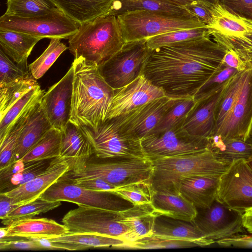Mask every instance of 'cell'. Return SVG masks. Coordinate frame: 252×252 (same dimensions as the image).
Segmentation results:
<instances>
[{"label":"cell","mask_w":252,"mask_h":252,"mask_svg":"<svg viewBox=\"0 0 252 252\" xmlns=\"http://www.w3.org/2000/svg\"><path fill=\"white\" fill-rule=\"evenodd\" d=\"M226 49L210 36L150 50L142 73L167 95L194 96L220 66Z\"/></svg>","instance_id":"cell-1"},{"label":"cell","mask_w":252,"mask_h":252,"mask_svg":"<svg viewBox=\"0 0 252 252\" xmlns=\"http://www.w3.org/2000/svg\"><path fill=\"white\" fill-rule=\"evenodd\" d=\"M70 121L95 130L107 119L114 89L101 75L98 66L83 58L74 60Z\"/></svg>","instance_id":"cell-2"},{"label":"cell","mask_w":252,"mask_h":252,"mask_svg":"<svg viewBox=\"0 0 252 252\" xmlns=\"http://www.w3.org/2000/svg\"><path fill=\"white\" fill-rule=\"evenodd\" d=\"M125 43L117 17L106 15L79 24L68 39V49L75 59L83 58L100 66Z\"/></svg>","instance_id":"cell-3"},{"label":"cell","mask_w":252,"mask_h":252,"mask_svg":"<svg viewBox=\"0 0 252 252\" xmlns=\"http://www.w3.org/2000/svg\"><path fill=\"white\" fill-rule=\"evenodd\" d=\"M152 161L153 172L151 184L153 190L172 192H175L176 184L181 178L192 175L221 176L232 163L209 149Z\"/></svg>","instance_id":"cell-4"},{"label":"cell","mask_w":252,"mask_h":252,"mask_svg":"<svg viewBox=\"0 0 252 252\" xmlns=\"http://www.w3.org/2000/svg\"><path fill=\"white\" fill-rule=\"evenodd\" d=\"M92 156L71 163L70 170L62 178L69 180L99 178L117 187L151 182L153 164L149 158L101 159Z\"/></svg>","instance_id":"cell-5"},{"label":"cell","mask_w":252,"mask_h":252,"mask_svg":"<svg viewBox=\"0 0 252 252\" xmlns=\"http://www.w3.org/2000/svg\"><path fill=\"white\" fill-rule=\"evenodd\" d=\"M80 127L91 143L94 156L98 158H149L143 149L141 139L123 129L114 118L107 119L95 130L84 126Z\"/></svg>","instance_id":"cell-6"},{"label":"cell","mask_w":252,"mask_h":252,"mask_svg":"<svg viewBox=\"0 0 252 252\" xmlns=\"http://www.w3.org/2000/svg\"><path fill=\"white\" fill-rule=\"evenodd\" d=\"M116 16L126 42L147 39L174 31L207 26L196 17L174 16L145 10Z\"/></svg>","instance_id":"cell-7"},{"label":"cell","mask_w":252,"mask_h":252,"mask_svg":"<svg viewBox=\"0 0 252 252\" xmlns=\"http://www.w3.org/2000/svg\"><path fill=\"white\" fill-rule=\"evenodd\" d=\"M149 53L146 39L126 42L120 51L98 66L99 72L113 89L121 88L142 74Z\"/></svg>","instance_id":"cell-8"},{"label":"cell","mask_w":252,"mask_h":252,"mask_svg":"<svg viewBox=\"0 0 252 252\" xmlns=\"http://www.w3.org/2000/svg\"><path fill=\"white\" fill-rule=\"evenodd\" d=\"M79 24L59 9L47 14L31 17L9 16L0 17V30L13 31L43 38L69 39L77 32Z\"/></svg>","instance_id":"cell-9"},{"label":"cell","mask_w":252,"mask_h":252,"mask_svg":"<svg viewBox=\"0 0 252 252\" xmlns=\"http://www.w3.org/2000/svg\"><path fill=\"white\" fill-rule=\"evenodd\" d=\"M50 201H66L78 206L121 211L133 206L113 192L89 189L61 177L40 196Z\"/></svg>","instance_id":"cell-10"},{"label":"cell","mask_w":252,"mask_h":252,"mask_svg":"<svg viewBox=\"0 0 252 252\" xmlns=\"http://www.w3.org/2000/svg\"><path fill=\"white\" fill-rule=\"evenodd\" d=\"M62 221L70 233L94 234L123 240L128 230L120 221L119 211L86 206L69 211Z\"/></svg>","instance_id":"cell-11"},{"label":"cell","mask_w":252,"mask_h":252,"mask_svg":"<svg viewBox=\"0 0 252 252\" xmlns=\"http://www.w3.org/2000/svg\"><path fill=\"white\" fill-rule=\"evenodd\" d=\"M178 125L141 139L143 149L151 160L199 152L208 148L209 139L189 134Z\"/></svg>","instance_id":"cell-12"},{"label":"cell","mask_w":252,"mask_h":252,"mask_svg":"<svg viewBox=\"0 0 252 252\" xmlns=\"http://www.w3.org/2000/svg\"><path fill=\"white\" fill-rule=\"evenodd\" d=\"M216 200L242 214L252 208V168L246 159L234 160L220 176Z\"/></svg>","instance_id":"cell-13"},{"label":"cell","mask_w":252,"mask_h":252,"mask_svg":"<svg viewBox=\"0 0 252 252\" xmlns=\"http://www.w3.org/2000/svg\"><path fill=\"white\" fill-rule=\"evenodd\" d=\"M193 222L207 240L216 243L246 231L243 214L215 200L208 208L197 209Z\"/></svg>","instance_id":"cell-14"},{"label":"cell","mask_w":252,"mask_h":252,"mask_svg":"<svg viewBox=\"0 0 252 252\" xmlns=\"http://www.w3.org/2000/svg\"><path fill=\"white\" fill-rule=\"evenodd\" d=\"M252 124V68L248 69L237 99L220 126L209 138L248 140Z\"/></svg>","instance_id":"cell-15"},{"label":"cell","mask_w":252,"mask_h":252,"mask_svg":"<svg viewBox=\"0 0 252 252\" xmlns=\"http://www.w3.org/2000/svg\"><path fill=\"white\" fill-rule=\"evenodd\" d=\"M184 97L166 95L114 118L123 129L142 139L152 134L165 114Z\"/></svg>","instance_id":"cell-16"},{"label":"cell","mask_w":252,"mask_h":252,"mask_svg":"<svg viewBox=\"0 0 252 252\" xmlns=\"http://www.w3.org/2000/svg\"><path fill=\"white\" fill-rule=\"evenodd\" d=\"M166 95L142 73L128 84L114 90L107 119L120 116Z\"/></svg>","instance_id":"cell-17"},{"label":"cell","mask_w":252,"mask_h":252,"mask_svg":"<svg viewBox=\"0 0 252 252\" xmlns=\"http://www.w3.org/2000/svg\"><path fill=\"white\" fill-rule=\"evenodd\" d=\"M74 79L72 65L65 75L45 92L41 104L53 128L62 131L70 120Z\"/></svg>","instance_id":"cell-18"},{"label":"cell","mask_w":252,"mask_h":252,"mask_svg":"<svg viewBox=\"0 0 252 252\" xmlns=\"http://www.w3.org/2000/svg\"><path fill=\"white\" fill-rule=\"evenodd\" d=\"M213 18L207 26L213 40L224 47L247 41L252 34V21L227 10L219 2L212 7Z\"/></svg>","instance_id":"cell-19"},{"label":"cell","mask_w":252,"mask_h":252,"mask_svg":"<svg viewBox=\"0 0 252 252\" xmlns=\"http://www.w3.org/2000/svg\"><path fill=\"white\" fill-rule=\"evenodd\" d=\"M70 169L68 159L61 156L51 159L44 172L32 180L9 191L2 192L18 205L35 200Z\"/></svg>","instance_id":"cell-20"},{"label":"cell","mask_w":252,"mask_h":252,"mask_svg":"<svg viewBox=\"0 0 252 252\" xmlns=\"http://www.w3.org/2000/svg\"><path fill=\"white\" fill-rule=\"evenodd\" d=\"M227 82L216 91L196 99L194 107L182 125L184 130L197 137L209 139L212 136L216 126V108Z\"/></svg>","instance_id":"cell-21"},{"label":"cell","mask_w":252,"mask_h":252,"mask_svg":"<svg viewBox=\"0 0 252 252\" xmlns=\"http://www.w3.org/2000/svg\"><path fill=\"white\" fill-rule=\"evenodd\" d=\"M220 176L192 175L183 177L176 184L174 191L180 192L196 209L206 208L216 200Z\"/></svg>","instance_id":"cell-22"},{"label":"cell","mask_w":252,"mask_h":252,"mask_svg":"<svg viewBox=\"0 0 252 252\" xmlns=\"http://www.w3.org/2000/svg\"><path fill=\"white\" fill-rule=\"evenodd\" d=\"M120 221L128 227L123 238L126 242L153 235L155 220L158 215L151 203L133 205L119 211Z\"/></svg>","instance_id":"cell-23"},{"label":"cell","mask_w":252,"mask_h":252,"mask_svg":"<svg viewBox=\"0 0 252 252\" xmlns=\"http://www.w3.org/2000/svg\"><path fill=\"white\" fill-rule=\"evenodd\" d=\"M153 235L164 239L189 241L201 247L215 243L204 237L192 220L177 219L163 215L157 217Z\"/></svg>","instance_id":"cell-24"},{"label":"cell","mask_w":252,"mask_h":252,"mask_svg":"<svg viewBox=\"0 0 252 252\" xmlns=\"http://www.w3.org/2000/svg\"><path fill=\"white\" fill-rule=\"evenodd\" d=\"M52 128L40 100L32 110L20 133L13 163L20 159Z\"/></svg>","instance_id":"cell-25"},{"label":"cell","mask_w":252,"mask_h":252,"mask_svg":"<svg viewBox=\"0 0 252 252\" xmlns=\"http://www.w3.org/2000/svg\"><path fill=\"white\" fill-rule=\"evenodd\" d=\"M68 232V229L63 224H60L53 220L28 218L14 221L7 225L5 239L52 238Z\"/></svg>","instance_id":"cell-26"},{"label":"cell","mask_w":252,"mask_h":252,"mask_svg":"<svg viewBox=\"0 0 252 252\" xmlns=\"http://www.w3.org/2000/svg\"><path fill=\"white\" fill-rule=\"evenodd\" d=\"M79 24L108 15L116 0H50Z\"/></svg>","instance_id":"cell-27"},{"label":"cell","mask_w":252,"mask_h":252,"mask_svg":"<svg viewBox=\"0 0 252 252\" xmlns=\"http://www.w3.org/2000/svg\"><path fill=\"white\" fill-rule=\"evenodd\" d=\"M152 204L158 216L191 221L196 217V207L180 192L154 191Z\"/></svg>","instance_id":"cell-28"},{"label":"cell","mask_w":252,"mask_h":252,"mask_svg":"<svg viewBox=\"0 0 252 252\" xmlns=\"http://www.w3.org/2000/svg\"><path fill=\"white\" fill-rule=\"evenodd\" d=\"M61 131L60 156L69 160L70 165L94 155L93 147L80 126L69 121Z\"/></svg>","instance_id":"cell-29"},{"label":"cell","mask_w":252,"mask_h":252,"mask_svg":"<svg viewBox=\"0 0 252 252\" xmlns=\"http://www.w3.org/2000/svg\"><path fill=\"white\" fill-rule=\"evenodd\" d=\"M43 39L23 32L0 30V49L16 64L28 70L27 60L35 44Z\"/></svg>","instance_id":"cell-30"},{"label":"cell","mask_w":252,"mask_h":252,"mask_svg":"<svg viewBox=\"0 0 252 252\" xmlns=\"http://www.w3.org/2000/svg\"><path fill=\"white\" fill-rule=\"evenodd\" d=\"M59 250L76 251L91 248H121L126 242L114 237L90 233L68 232L60 237L47 238Z\"/></svg>","instance_id":"cell-31"},{"label":"cell","mask_w":252,"mask_h":252,"mask_svg":"<svg viewBox=\"0 0 252 252\" xmlns=\"http://www.w3.org/2000/svg\"><path fill=\"white\" fill-rule=\"evenodd\" d=\"M145 10L178 17H195L184 7L163 0H116L108 15Z\"/></svg>","instance_id":"cell-32"},{"label":"cell","mask_w":252,"mask_h":252,"mask_svg":"<svg viewBox=\"0 0 252 252\" xmlns=\"http://www.w3.org/2000/svg\"><path fill=\"white\" fill-rule=\"evenodd\" d=\"M247 70L238 71L227 81L216 108V126L214 131L220 126L235 103L243 86Z\"/></svg>","instance_id":"cell-33"},{"label":"cell","mask_w":252,"mask_h":252,"mask_svg":"<svg viewBox=\"0 0 252 252\" xmlns=\"http://www.w3.org/2000/svg\"><path fill=\"white\" fill-rule=\"evenodd\" d=\"M61 142V131L53 127L19 160L27 162L59 157Z\"/></svg>","instance_id":"cell-34"},{"label":"cell","mask_w":252,"mask_h":252,"mask_svg":"<svg viewBox=\"0 0 252 252\" xmlns=\"http://www.w3.org/2000/svg\"><path fill=\"white\" fill-rule=\"evenodd\" d=\"M208 148L223 158L231 162L240 159H246L252 156V138L250 137L247 140L209 139Z\"/></svg>","instance_id":"cell-35"},{"label":"cell","mask_w":252,"mask_h":252,"mask_svg":"<svg viewBox=\"0 0 252 252\" xmlns=\"http://www.w3.org/2000/svg\"><path fill=\"white\" fill-rule=\"evenodd\" d=\"M45 93L38 85L16 102L0 119V141L6 136L13 125L28 108L37 103Z\"/></svg>","instance_id":"cell-36"},{"label":"cell","mask_w":252,"mask_h":252,"mask_svg":"<svg viewBox=\"0 0 252 252\" xmlns=\"http://www.w3.org/2000/svg\"><path fill=\"white\" fill-rule=\"evenodd\" d=\"M59 9L50 0H7L5 14L20 17L44 15Z\"/></svg>","instance_id":"cell-37"},{"label":"cell","mask_w":252,"mask_h":252,"mask_svg":"<svg viewBox=\"0 0 252 252\" xmlns=\"http://www.w3.org/2000/svg\"><path fill=\"white\" fill-rule=\"evenodd\" d=\"M36 104L27 109L22 114L13 125L4 138L0 141V170L5 169L12 164L19 135L30 113Z\"/></svg>","instance_id":"cell-38"},{"label":"cell","mask_w":252,"mask_h":252,"mask_svg":"<svg viewBox=\"0 0 252 252\" xmlns=\"http://www.w3.org/2000/svg\"><path fill=\"white\" fill-rule=\"evenodd\" d=\"M208 27H198L177 30L156 35L146 39L150 50H154L172 43L210 36Z\"/></svg>","instance_id":"cell-39"},{"label":"cell","mask_w":252,"mask_h":252,"mask_svg":"<svg viewBox=\"0 0 252 252\" xmlns=\"http://www.w3.org/2000/svg\"><path fill=\"white\" fill-rule=\"evenodd\" d=\"M39 84L30 75L0 88V119L21 98Z\"/></svg>","instance_id":"cell-40"},{"label":"cell","mask_w":252,"mask_h":252,"mask_svg":"<svg viewBox=\"0 0 252 252\" xmlns=\"http://www.w3.org/2000/svg\"><path fill=\"white\" fill-rule=\"evenodd\" d=\"M62 204L61 201H50L38 198L31 202L21 205L9 212L1 223L5 225L11 222L25 219L32 218L40 214L46 213L54 210Z\"/></svg>","instance_id":"cell-41"},{"label":"cell","mask_w":252,"mask_h":252,"mask_svg":"<svg viewBox=\"0 0 252 252\" xmlns=\"http://www.w3.org/2000/svg\"><path fill=\"white\" fill-rule=\"evenodd\" d=\"M61 39L59 38H51L46 50L28 66L32 76L35 79H38L43 76L62 53L68 49L61 42Z\"/></svg>","instance_id":"cell-42"},{"label":"cell","mask_w":252,"mask_h":252,"mask_svg":"<svg viewBox=\"0 0 252 252\" xmlns=\"http://www.w3.org/2000/svg\"><path fill=\"white\" fill-rule=\"evenodd\" d=\"M196 101L194 96H186L180 99L165 114L153 133L182 124L194 107Z\"/></svg>","instance_id":"cell-43"},{"label":"cell","mask_w":252,"mask_h":252,"mask_svg":"<svg viewBox=\"0 0 252 252\" xmlns=\"http://www.w3.org/2000/svg\"><path fill=\"white\" fill-rule=\"evenodd\" d=\"M112 192L136 205L151 203L154 190L150 181H142L118 187Z\"/></svg>","instance_id":"cell-44"},{"label":"cell","mask_w":252,"mask_h":252,"mask_svg":"<svg viewBox=\"0 0 252 252\" xmlns=\"http://www.w3.org/2000/svg\"><path fill=\"white\" fill-rule=\"evenodd\" d=\"M51 159H44L26 162L24 170L13 175L4 185L0 187V193L4 192L32 180L45 171Z\"/></svg>","instance_id":"cell-45"},{"label":"cell","mask_w":252,"mask_h":252,"mask_svg":"<svg viewBox=\"0 0 252 252\" xmlns=\"http://www.w3.org/2000/svg\"><path fill=\"white\" fill-rule=\"evenodd\" d=\"M197 247L195 243L187 241L164 239L153 235L126 242L121 248L130 249H153L181 248Z\"/></svg>","instance_id":"cell-46"},{"label":"cell","mask_w":252,"mask_h":252,"mask_svg":"<svg viewBox=\"0 0 252 252\" xmlns=\"http://www.w3.org/2000/svg\"><path fill=\"white\" fill-rule=\"evenodd\" d=\"M10 58L0 50V88L29 76V71L15 64Z\"/></svg>","instance_id":"cell-47"},{"label":"cell","mask_w":252,"mask_h":252,"mask_svg":"<svg viewBox=\"0 0 252 252\" xmlns=\"http://www.w3.org/2000/svg\"><path fill=\"white\" fill-rule=\"evenodd\" d=\"M238 72L236 69L226 65L222 62L219 68L197 91L194 96L195 98L199 99L216 91Z\"/></svg>","instance_id":"cell-48"},{"label":"cell","mask_w":252,"mask_h":252,"mask_svg":"<svg viewBox=\"0 0 252 252\" xmlns=\"http://www.w3.org/2000/svg\"><path fill=\"white\" fill-rule=\"evenodd\" d=\"M219 3L230 12L252 21V0H219Z\"/></svg>","instance_id":"cell-49"},{"label":"cell","mask_w":252,"mask_h":252,"mask_svg":"<svg viewBox=\"0 0 252 252\" xmlns=\"http://www.w3.org/2000/svg\"><path fill=\"white\" fill-rule=\"evenodd\" d=\"M210 4L201 0H195L183 7L194 17L208 25L212 20V7Z\"/></svg>","instance_id":"cell-50"},{"label":"cell","mask_w":252,"mask_h":252,"mask_svg":"<svg viewBox=\"0 0 252 252\" xmlns=\"http://www.w3.org/2000/svg\"><path fill=\"white\" fill-rule=\"evenodd\" d=\"M0 250H42L41 247L34 240H14L8 238L0 240Z\"/></svg>","instance_id":"cell-51"},{"label":"cell","mask_w":252,"mask_h":252,"mask_svg":"<svg viewBox=\"0 0 252 252\" xmlns=\"http://www.w3.org/2000/svg\"><path fill=\"white\" fill-rule=\"evenodd\" d=\"M68 180L86 189L96 191L112 192L117 188V187L99 178Z\"/></svg>","instance_id":"cell-52"},{"label":"cell","mask_w":252,"mask_h":252,"mask_svg":"<svg viewBox=\"0 0 252 252\" xmlns=\"http://www.w3.org/2000/svg\"><path fill=\"white\" fill-rule=\"evenodd\" d=\"M216 243L222 247L252 248V235L238 234Z\"/></svg>","instance_id":"cell-53"},{"label":"cell","mask_w":252,"mask_h":252,"mask_svg":"<svg viewBox=\"0 0 252 252\" xmlns=\"http://www.w3.org/2000/svg\"><path fill=\"white\" fill-rule=\"evenodd\" d=\"M222 62L226 65L234 68L238 71L249 69L245 63L232 50H226Z\"/></svg>","instance_id":"cell-54"},{"label":"cell","mask_w":252,"mask_h":252,"mask_svg":"<svg viewBox=\"0 0 252 252\" xmlns=\"http://www.w3.org/2000/svg\"><path fill=\"white\" fill-rule=\"evenodd\" d=\"M25 165L26 162L18 160L7 168L0 170V187L7 182L13 175L22 171Z\"/></svg>","instance_id":"cell-55"},{"label":"cell","mask_w":252,"mask_h":252,"mask_svg":"<svg viewBox=\"0 0 252 252\" xmlns=\"http://www.w3.org/2000/svg\"><path fill=\"white\" fill-rule=\"evenodd\" d=\"M19 205L14 203L13 200L2 193H0V218L2 220L8 214Z\"/></svg>","instance_id":"cell-56"},{"label":"cell","mask_w":252,"mask_h":252,"mask_svg":"<svg viewBox=\"0 0 252 252\" xmlns=\"http://www.w3.org/2000/svg\"><path fill=\"white\" fill-rule=\"evenodd\" d=\"M243 226L246 230L252 234V208L243 213Z\"/></svg>","instance_id":"cell-57"},{"label":"cell","mask_w":252,"mask_h":252,"mask_svg":"<svg viewBox=\"0 0 252 252\" xmlns=\"http://www.w3.org/2000/svg\"><path fill=\"white\" fill-rule=\"evenodd\" d=\"M36 242L43 250H59V249L47 238H30Z\"/></svg>","instance_id":"cell-58"},{"label":"cell","mask_w":252,"mask_h":252,"mask_svg":"<svg viewBox=\"0 0 252 252\" xmlns=\"http://www.w3.org/2000/svg\"><path fill=\"white\" fill-rule=\"evenodd\" d=\"M169 3L173 4L176 5H178L181 7L189 4L192 2L198 0H163Z\"/></svg>","instance_id":"cell-59"},{"label":"cell","mask_w":252,"mask_h":252,"mask_svg":"<svg viewBox=\"0 0 252 252\" xmlns=\"http://www.w3.org/2000/svg\"><path fill=\"white\" fill-rule=\"evenodd\" d=\"M7 227H1L0 228V240L4 239L6 238Z\"/></svg>","instance_id":"cell-60"},{"label":"cell","mask_w":252,"mask_h":252,"mask_svg":"<svg viewBox=\"0 0 252 252\" xmlns=\"http://www.w3.org/2000/svg\"><path fill=\"white\" fill-rule=\"evenodd\" d=\"M204 1L211 6H214L219 2V0H200Z\"/></svg>","instance_id":"cell-61"},{"label":"cell","mask_w":252,"mask_h":252,"mask_svg":"<svg viewBox=\"0 0 252 252\" xmlns=\"http://www.w3.org/2000/svg\"><path fill=\"white\" fill-rule=\"evenodd\" d=\"M249 38L250 39L252 42L251 50V56H250V62L252 66V34L249 35Z\"/></svg>","instance_id":"cell-62"},{"label":"cell","mask_w":252,"mask_h":252,"mask_svg":"<svg viewBox=\"0 0 252 252\" xmlns=\"http://www.w3.org/2000/svg\"><path fill=\"white\" fill-rule=\"evenodd\" d=\"M248 164L252 168V156L246 159Z\"/></svg>","instance_id":"cell-63"},{"label":"cell","mask_w":252,"mask_h":252,"mask_svg":"<svg viewBox=\"0 0 252 252\" xmlns=\"http://www.w3.org/2000/svg\"><path fill=\"white\" fill-rule=\"evenodd\" d=\"M250 136L251 138H252V126H251V129H250Z\"/></svg>","instance_id":"cell-64"}]
</instances>
